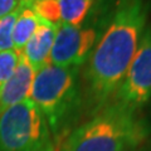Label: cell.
Segmentation results:
<instances>
[{
  "instance_id": "cell-1",
  "label": "cell",
  "mask_w": 151,
  "mask_h": 151,
  "mask_svg": "<svg viewBox=\"0 0 151 151\" xmlns=\"http://www.w3.org/2000/svg\"><path fill=\"white\" fill-rule=\"evenodd\" d=\"M150 10L149 0H117L103 34L94 45L84 72L91 106L100 111L116 94L137 50Z\"/></svg>"
},
{
  "instance_id": "cell-2",
  "label": "cell",
  "mask_w": 151,
  "mask_h": 151,
  "mask_svg": "<svg viewBox=\"0 0 151 151\" xmlns=\"http://www.w3.org/2000/svg\"><path fill=\"white\" fill-rule=\"evenodd\" d=\"M147 125L135 111L112 103L77 127L62 151H131L147 136Z\"/></svg>"
},
{
  "instance_id": "cell-3",
  "label": "cell",
  "mask_w": 151,
  "mask_h": 151,
  "mask_svg": "<svg viewBox=\"0 0 151 151\" xmlns=\"http://www.w3.org/2000/svg\"><path fill=\"white\" fill-rule=\"evenodd\" d=\"M39 108L52 134L63 132L79 106V68L48 64L38 70L29 97Z\"/></svg>"
},
{
  "instance_id": "cell-4",
  "label": "cell",
  "mask_w": 151,
  "mask_h": 151,
  "mask_svg": "<svg viewBox=\"0 0 151 151\" xmlns=\"http://www.w3.org/2000/svg\"><path fill=\"white\" fill-rule=\"evenodd\" d=\"M54 149L52 132L30 98L0 115V151H48Z\"/></svg>"
},
{
  "instance_id": "cell-5",
  "label": "cell",
  "mask_w": 151,
  "mask_h": 151,
  "mask_svg": "<svg viewBox=\"0 0 151 151\" xmlns=\"http://www.w3.org/2000/svg\"><path fill=\"white\" fill-rule=\"evenodd\" d=\"M115 96L116 103L135 112L151 98V27L141 35L137 50Z\"/></svg>"
},
{
  "instance_id": "cell-6",
  "label": "cell",
  "mask_w": 151,
  "mask_h": 151,
  "mask_svg": "<svg viewBox=\"0 0 151 151\" xmlns=\"http://www.w3.org/2000/svg\"><path fill=\"white\" fill-rule=\"evenodd\" d=\"M96 40L97 33L93 28L59 23L57 25L49 63L58 67L81 68V65L88 60Z\"/></svg>"
},
{
  "instance_id": "cell-7",
  "label": "cell",
  "mask_w": 151,
  "mask_h": 151,
  "mask_svg": "<svg viewBox=\"0 0 151 151\" xmlns=\"http://www.w3.org/2000/svg\"><path fill=\"white\" fill-rule=\"evenodd\" d=\"M34 76V69L30 67V64L28 63L23 53H19L17 67L4 87L1 96H0V115L12 106L29 97Z\"/></svg>"
},
{
  "instance_id": "cell-8",
  "label": "cell",
  "mask_w": 151,
  "mask_h": 151,
  "mask_svg": "<svg viewBox=\"0 0 151 151\" xmlns=\"http://www.w3.org/2000/svg\"><path fill=\"white\" fill-rule=\"evenodd\" d=\"M55 32L57 25L39 18L34 34L30 37L22 52L35 73L49 64V55L54 43Z\"/></svg>"
},
{
  "instance_id": "cell-9",
  "label": "cell",
  "mask_w": 151,
  "mask_h": 151,
  "mask_svg": "<svg viewBox=\"0 0 151 151\" xmlns=\"http://www.w3.org/2000/svg\"><path fill=\"white\" fill-rule=\"evenodd\" d=\"M38 23H39V17L35 14L30 3L27 0H20V10H19L13 29L14 50L22 53L28 40L34 34Z\"/></svg>"
},
{
  "instance_id": "cell-10",
  "label": "cell",
  "mask_w": 151,
  "mask_h": 151,
  "mask_svg": "<svg viewBox=\"0 0 151 151\" xmlns=\"http://www.w3.org/2000/svg\"><path fill=\"white\" fill-rule=\"evenodd\" d=\"M94 0H58L60 20L69 25H81Z\"/></svg>"
},
{
  "instance_id": "cell-11",
  "label": "cell",
  "mask_w": 151,
  "mask_h": 151,
  "mask_svg": "<svg viewBox=\"0 0 151 151\" xmlns=\"http://www.w3.org/2000/svg\"><path fill=\"white\" fill-rule=\"evenodd\" d=\"M29 3L39 18L49 22L53 25H58L59 23H62L58 0H33Z\"/></svg>"
},
{
  "instance_id": "cell-12",
  "label": "cell",
  "mask_w": 151,
  "mask_h": 151,
  "mask_svg": "<svg viewBox=\"0 0 151 151\" xmlns=\"http://www.w3.org/2000/svg\"><path fill=\"white\" fill-rule=\"evenodd\" d=\"M20 10V3L14 10L0 19V53L14 49L13 45V29L17 17Z\"/></svg>"
},
{
  "instance_id": "cell-13",
  "label": "cell",
  "mask_w": 151,
  "mask_h": 151,
  "mask_svg": "<svg viewBox=\"0 0 151 151\" xmlns=\"http://www.w3.org/2000/svg\"><path fill=\"white\" fill-rule=\"evenodd\" d=\"M18 59L19 53L14 49L0 53V96H1L4 87L17 67Z\"/></svg>"
},
{
  "instance_id": "cell-14",
  "label": "cell",
  "mask_w": 151,
  "mask_h": 151,
  "mask_svg": "<svg viewBox=\"0 0 151 151\" xmlns=\"http://www.w3.org/2000/svg\"><path fill=\"white\" fill-rule=\"evenodd\" d=\"M20 0H0V19L10 14L15 9Z\"/></svg>"
},
{
  "instance_id": "cell-15",
  "label": "cell",
  "mask_w": 151,
  "mask_h": 151,
  "mask_svg": "<svg viewBox=\"0 0 151 151\" xmlns=\"http://www.w3.org/2000/svg\"><path fill=\"white\" fill-rule=\"evenodd\" d=\"M48 151H54V149H52V150H48Z\"/></svg>"
},
{
  "instance_id": "cell-16",
  "label": "cell",
  "mask_w": 151,
  "mask_h": 151,
  "mask_svg": "<svg viewBox=\"0 0 151 151\" xmlns=\"http://www.w3.org/2000/svg\"><path fill=\"white\" fill-rule=\"evenodd\" d=\"M27 1H33V0H27Z\"/></svg>"
},
{
  "instance_id": "cell-17",
  "label": "cell",
  "mask_w": 151,
  "mask_h": 151,
  "mask_svg": "<svg viewBox=\"0 0 151 151\" xmlns=\"http://www.w3.org/2000/svg\"><path fill=\"white\" fill-rule=\"evenodd\" d=\"M131 151H134V150H131Z\"/></svg>"
}]
</instances>
